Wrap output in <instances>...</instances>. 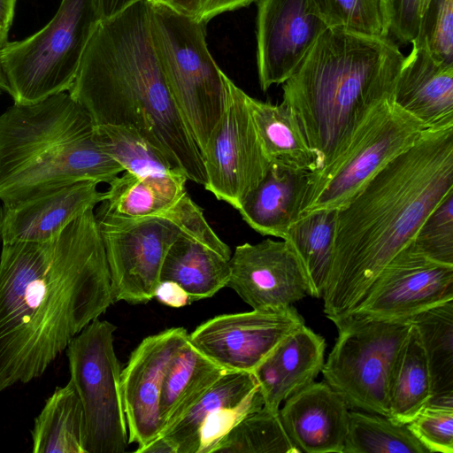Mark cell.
<instances>
[{"label": "cell", "instance_id": "ba28073f", "mask_svg": "<svg viewBox=\"0 0 453 453\" xmlns=\"http://www.w3.org/2000/svg\"><path fill=\"white\" fill-rule=\"evenodd\" d=\"M425 129L421 121L396 104L393 95L380 101L341 152L324 167L310 172L301 214L347 204L386 165L411 148Z\"/></svg>", "mask_w": 453, "mask_h": 453}, {"label": "cell", "instance_id": "e0dca14e", "mask_svg": "<svg viewBox=\"0 0 453 453\" xmlns=\"http://www.w3.org/2000/svg\"><path fill=\"white\" fill-rule=\"evenodd\" d=\"M184 327H171L144 338L121 370L120 387L128 442L144 446L160 431L159 400L167 371L188 342Z\"/></svg>", "mask_w": 453, "mask_h": 453}, {"label": "cell", "instance_id": "3957f363", "mask_svg": "<svg viewBox=\"0 0 453 453\" xmlns=\"http://www.w3.org/2000/svg\"><path fill=\"white\" fill-rule=\"evenodd\" d=\"M149 0L103 19L67 91L93 126L136 128L173 169L206 184L203 156L173 101L159 65L150 31Z\"/></svg>", "mask_w": 453, "mask_h": 453}, {"label": "cell", "instance_id": "ac0fdd59", "mask_svg": "<svg viewBox=\"0 0 453 453\" xmlns=\"http://www.w3.org/2000/svg\"><path fill=\"white\" fill-rule=\"evenodd\" d=\"M98 182L83 180L53 193L0 207L2 243L42 242L59 234L72 221L105 200Z\"/></svg>", "mask_w": 453, "mask_h": 453}, {"label": "cell", "instance_id": "7bdbcfd3", "mask_svg": "<svg viewBox=\"0 0 453 453\" xmlns=\"http://www.w3.org/2000/svg\"><path fill=\"white\" fill-rule=\"evenodd\" d=\"M17 0H0V49L8 42Z\"/></svg>", "mask_w": 453, "mask_h": 453}, {"label": "cell", "instance_id": "8fae6325", "mask_svg": "<svg viewBox=\"0 0 453 453\" xmlns=\"http://www.w3.org/2000/svg\"><path fill=\"white\" fill-rule=\"evenodd\" d=\"M96 218L114 303H147L154 298L165 257L180 229L163 215L122 219L99 208Z\"/></svg>", "mask_w": 453, "mask_h": 453}, {"label": "cell", "instance_id": "30bf717a", "mask_svg": "<svg viewBox=\"0 0 453 453\" xmlns=\"http://www.w3.org/2000/svg\"><path fill=\"white\" fill-rule=\"evenodd\" d=\"M116 329L96 318L65 349L70 380L83 408L86 453H122L129 444L121 367L113 347Z\"/></svg>", "mask_w": 453, "mask_h": 453}, {"label": "cell", "instance_id": "f35d334b", "mask_svg": "<svg viewBox=\"0 0 453 453\" xmlns=\"http://www.w3.org/2000/svg\"><path fill=\"white\" fill-rule=\"evenodd\" d=\"M264 398L258 388L241 403L219 409L203 421L196 453H212L216 445L248 414L261 409Z\"/></svg>", "mask_w": 453, "mask_h": 453}, {"label": "cell", "instance_id": "f546056e", "mask_svg": "<svg viewBox=\"0 0 453 453\" xmlns=\"http://www.w3.org/2000/svg\"><path fill=\"white\" fill-rule=\"evenodd\" d=\"M258 388L252 372L228 371L225 372L165 434L174 446L176 453H196L198 433L205 418L225 407L241 403Z\"/></svg>", "mask_w": 453, "mask_h": 453}, {"label": "cell", "instance_id": "83f0119b", "mask_svg": "<svg viewBox=\"0 0 453 453\" xmlns=\"http://www.w3.org/2000/svg\"><path fill=\"white\" fill-rule=\"evenodd\" d=\"M431 398L432 385L426 357L418 330L411 324L390 372L388 418L407 424Z\"/></svg>", "mask_w": 453, "mask_h": 453}, {"label": "cell", "instance_id": "44dd1931", "mask_svg": "<svg viewBox=\"0 0 453 453\" xmlns=\"http://www.w3.org/2000/svg\"><path fill=\"white\" fill-rule=\"evenodd\" d=\"M325 339L304 325L285 337L252 372L264 406L279 411L281 402L314 381L324 365Z\"/></svg>", "mask_w": 453, "mask_h": 453}, {"label": "cell", "instance_id": "2e32d148", "mask_svg": "<svg viewBox=\"0 0 453 453\" xmlns=\"http://www.w3.org/2000/svg\"><path fill=\"white\" fill-rule=\"evenodd\" d=\"M257 1V71L266 91L295 73L327 27L311 0Z\"/></svg>", "mask_w": 453, "mask_h": 453}, {"label": "cell", "instance_id": "c3c4849f", "mask_svg": "<svg viewBox=\"0 0 453 453\" xmlns=\"http://www.w3.org/2000/svg\"><path fill=\"white\" fill-rule=\"evenodd\" d=\"M1 90H3V81H2L1 72H0V91Z\"/></svg>", "mask_w": 453, "mask_h": 453}, {"label": "cell", "instance_id": "8d00e7d4", "mask_svg": "<svg viewBox=\"0 0 453 453\" xmlns=\"http://www.w3.org/2000/svg\"><path fill=\"white\" fill-rule=\"evenodd\" d=\"M406 425L430 453H453V405L429 403Z\"/></svg>", "mask_w": 453, "mask_h": 453}, {"label": "cell", "instance_id": "e575fe53", "mask_svg": "<svg viewBox=\"0 0 453 453\" xmlns=\"http://www.w3.org/2000/svg\"><path fill=\"white\" fill-rule=\"evenodd\" d=\"M311 3L329 28L373 37H389L383 0H311Z\"/></svg>", "mask_w": 453, "mask_h": 453}, {"label": "cell", "instance_id": "ffe728a7", "mask_svg": "<svg viewBox=\"0 0 453 453\" xmlns=\"http://www.w3.org/2000/svg\"><path fill=\"white\" fill-rule=\"evenodd\" d=\"M404 57L393 98L428 128L453 126V64L434 58L422 35Z\"/></svg>", "mask_w": 453, "mask_h": 453}, {"label": "cell", "instance_id": "9c48e42d", "mask_svg": "<svg viewBox=\"0 0 453 453\" xmlns=\"http://www.w3.org/2000/svg\"><path fill=\"white\" fill-rule=\"evenodd\" d=\"M335 343L321 372L348 408L389 416L388 381L411 324L350 314L334 322Z\"/></svg>", "mask_w": 453, "mask_h": 453}, {"label": "cell", "instance_id": "4316f807", "mask_svg": "<svg viewBox=\"0 0 453 453\" xmlns=\"http://www.w3.org/2000/svg\"><path fill=\"white\" fill-rule=\"evenodd\" d=\"M31 436L33 453H86L83 408L72 380L46 400Z\"/></svg>", "mask_w": 453, "mask_h": 453}, {"label": "cell", "instance_id": "d6a6232c", "mask_svg": "<svg viewBox=\"0 0 453 453\" xmlns=\"http://www.w3.org/2000/svg\"><path fill=\"white\" fill-rule=\"evenodd\" d=\"M300 453L288 438L279 411L265 406L245 416L212 453Z\"/></svg>", "mask_w": 453, "mask_h": 453}, {"label": "cell", "instance_id": "8992f818", "mask_svg": "<svg viewBox=\"0 0 453 453\" xmlns=\"http://www.w3.org/2000/svg\"><path fill=\"white\" fill-rule=\"evenodd\" d=\"M102 20L99 0H62L41 30L0 49L3 91L18 104L67 92Z\"/></svg>", "mask_w": 453, "mask_h": 453}, {"label": "cell", "instance_id": "cb8c5ba5", "mask_svg": "<svg viewBox=\"0 0 453 453\" xmlns=\"http://www.w3.org/2000/svg\"><path fill=\"white\" fill-rule=\"evenodd\" d=\"M247 104L260 145L270 163L308 172L319 169V157L289 106L263 102L249 95Z\"/></svg>", "mask_w": 453, "mask_h": 453}, {"label": "cell", "instance_id": "52a82bcc", "mask_svg": "<svg viewBox=\"0 0 453 453\" xmlns=\"http://www.w3.org/2000/svg\"><path fill=\"white\" fill-rule=\"evenodd\" d=\"M206 23L152 4L150 31L170 94L203 154L225 104L226 74L206 43Z\"/></svg>", "mask_w": 453, "mask_h": 453}, {"label": "cell", "instance_id": "9a60e30c", "mask_svg": "<svg viewBox=\"0 0 453 453\" xmlns=\"http://www.w3.org/2000/svg\"><path fill=\"white\" fill-rule=\"evenodd\" d=\"M226 287L253 310H273L292 305L311 296L303 262L287 240L266 238L235 247L229 259Z\"/></svg>", "mask_w": 453, "mask_h": 453}, {"label": "cell", "instance_id": "5bb4252c", "mask_svg": "<svg viewBox=\"0 0 453 453\" xmlns=\"http://www.w3.org/2000/svg\"><path fill=\"white\" fill-rule=\"evenodd\" d=\"M292 305L222 314L199 325L188 342L226 371L253 372L289 334L304 325Z\"/></svg>", "mask_w": 453, "mask_h": 453}, {"label": "cell", "instance_id": "1f68e13d", "mask_svg": "<svg viewBox=\"0 0 453 453\" xmlns=\"http://www.w3.org/2000/svg\"><path fill=\"white\" fill-rule=\"evenodd\" d=\"M342 453H430L406 424L359 410L349 411Z\"/></svg>", "mask_w": 453, "mask_h": 453}, {"label": "cell", "instance_id": "836d02e7", "mask_svg": "<svg viewBox=\"0 0 453 453\" xmlns=\"http://www.w3.org/2000/svg\"><path fill=\"white\" fill-rule=\"evenodd\" d=\"M94 132L103 150L122 166L124 172L145 175L177 171L165 157L133 127L96 126Z\"/></svg>", "mask_w": 453, "mask_h": 453}, {"label": "cell", "instance_id": "277c9868", "mask_svg": "<svg viewBox=\"0 0 453 453\" xmlns=\"http://www.w3.org/2000/svg\"><path fill=\"white\" fill-rule=\"evenodd\" d=\"M404 59L389 37L327 27L283 83L282 103L296 114L320 168L342 150L380 101L392 96Z\"/></svg>", "mask_w": 453, "mask_h": 453}, {"label": "cell", "instance_id": "74e56055", "mask_svg": "<svg viewBox=\"0 0 453 453\" xmlns=\"http://www.w3.org/2000/svg\"><path fill=\"white\" fill-rule=\"evenodd\" d=\"M417 35L424 37L434 58L453 64V0H431Z\"/></svg>", "mask_w": 453, "mask_h": 453}, {"label": "cell", "instance_id": "6da1fadb", "mask_svg": "<svg viewBox=\"0 0 453 453\" xmlns=\"http://www.w3.org/2000/svg\"><path fill=\"white\" fill-rule=\"evenodd\" d=\"M112 303L94 208L49 241L2 243L0 393L41 377Z\"/></svg>", "mask_w": 453, "mask_h": 453}, {"label": "cell", "instance_id": "d590c367", "mask_svg": "<svg viewBox=\"0 0 453 453\" xmlns=\"http://www.w3.org/2000/svg\"><path fill=\"white\" fill-rule=\"evenodd\" d=\"M412 242L431 260L453 265V192L427 216Z\"/></svg>", "mask_w": 453, "mask_h": 453}, {"label": "cell", "instance_id": "60d3db41", "mask_svg": "<svg viewBox=\"0 0 453 453\" xmlns=\"http://www.w3.org/2000/svg\"><path fill=\"white\" fill-rule=\"evenodd\" d=\"M154 298L173 308H180L191 303L188 293L173 280H160L155 289Z\"/></svg>", "mask_w": 453, "mask_h": 453}, {"label": "cell", "instance_id": "ab89813d", "mask_svg": "<svg viewBox=\"0 0 453 453\" xmlns=\"http://www.w3.org/2000/svg\"><path fill=\"white\" fill-rule=\"evenodd\" d=\"M388 19L389 38L398 46L411 43L420 24L419 0H383Z\"/></svg>", "mask_w": 453, "mask_h": 453}, {"label": "cell", "instance_id": "7a4b0ae2", "mask_svg": "<svg viewBox=\"0 0 453 453\" xmlns=\"http://www.w3.org/2000/svg\"><path fill=\"white\" fill-rule=\"evenodd\" d=\"M453 192V126L425 129L337 210L323 311L349 315L388 262L415 237L432 211Z\"/></svg>", "mask_w": 453, "mask_h": 453}, {"label": "cell", "instance_id": "603a6c76", "mask_svg": "<svg viewBox=\"0 0 453 453\" xmlns=\"http://www.w3.org/2000/svg\"><path fill=\"white\" fill-rule=\"evenodd\" d=\"M188 178L180 172L139 175L129 172L109 182L100 208L122 219H142L161 215L187 193Z\"/></svg>", "mask_w": 453, "mask_h": 453}, {"label": "cell", "instance_id": "ee69618b", "mask_svg": "<svg viewBox=\"0 0 453 453\" xmlns=\"http://www.w3.org/2000/svg\"><path fill=\"white\" fill-rule=\"evenodd\" d=\"M152 4H161L184 15L196 18L199 14L202 0H149Z\"/></svg>", "mask_w": 453, "mask_h": 453}, {"label": "cell", "instance_id": "5b68a950", "mask_svg": "<svg viewBox=\"0 0 453 453\" xmlns=\"http://www.w3.org/2000/svg\"><path fill=\"white\" fill-rule=\"evenodd\" d=\"M124 172L97 140L88 112L68 92L0 113V201L14 206L83 180L109 183Z\"/></svg>", "mask_w": 453, "mask_h": 453}, {"label": "cell", "instance_id": "f1b7e54d", "mask_svg": "<svg viewBox=\"0 0 453 453\" xmlns=\"http://www.w3.org/2000/svg\"><path fill=\"white\" fill-rule=\"evenodd\" d=\"M407 321L417 328L426 357L432 385L429 403L453 405V300Z\"/></svg>", "mask_w": 453, "mask_h": 453}, {"label": "cell", "instance_id": "7c38bea8", "mask_svg": "<svg viewBox=\"0 0 453 453\" xmlns=\"http://www.w3.org/2000/svg\"><path fill=\"white\" fill-rule=\"evenodd\" d=\"M225 85L224 109L202 154L204 188L237 210L264 178L270 161L260 145L247 94L226 75Z\"/></svg>", "mask_w": 453, "mask_h": 453}, {"label": "cell", "instance_id": "d4e9b609", "mask_svg": "<svg viewBox=\"0 0 453 453\" xmlns=\"http://www.w3.org/2000/svg\"><path fill=\"white\" fill-rule=\"evenodd\" d=\"M226 371L188 340L165 375L159 400L158 436L174 426Z\"/></svg>", "mask_w": 453, "mask_h": 453}, {"label": "cell", "instance_id": "d6986e66", "mask_svg": "<svg viewBox=\"0 0 453 453\" xmlns=\"http://www.w3.org/2000/svg\"><path fill=\"white\" fill-rule=\"evenodd\" d=\"M282 426L300 453H342L349 410L326 383L311 382L286 399Z\"/></svg>", "mask_w": 453, "mask_h": 453}, {"label": "cell", "instance_id": "7402d4cb", "mask_svg": "<svg viewBox=\"0 0 453 453\" xmlns=\"http://www.w3.org/2000/svg\"><path fill=\"white\" fill-rule=\"evenodd\" d=\"M309 183L310 172L272 162L237 211L257 233L284 239L300 217Z\"/></svg>", "mask_w": 453, "mask_h": 453}, {"label": "cell", "instance_id": "4fadbf2b", "mask_svg": "<svg viewBox=\"0 0 453 453\" xmlns=\"http://www.w3.org/2000/svg\"><path fill=\"white\" fill-rule=\"evenodd\" d=\"M450 300L453 265L431 260L411 241L381 270L350 314L407 321Z\"/></svg>", "mask_w": 453, "mask_h": 453}, {"label": "cell", "instance_id": "b9f144b4", "mask_svg": "<svg viewBox=\"0 0 453 453\" xmlns=\"http://www.w3.org/2000/svg\"><path fill=\"white\" fill-rule=\"evenodd\" d=\"M257 0H202L196 19L207 23L212 18L229 11L245 7Z\"/></svg>", "mask_w": 453, "mask_h": 453}, {"label": "cell", "instance_id": "f6af8a7d", "mask_svg": "<svg viewBox=\"0 0 453 453\" xmlns=\"http://www.w3.org/2000/svg\"><path fill=\"white\" fill-rule=\"evenodd\" d=\"M141 0H99L103 19H110Z\"/></svg>", "mask_w": 453, "mask_h": 453}, {"label": "cell", "instance_id": "7dc6e473", "mask_svg": "<svg viewBox=\"0 0 453 453\" xmlns=\"http://www.w3.org/2000/svg\"><path fill=\"white\" fill-rule=\"evenodd\" d=\"M430 2H431V0H419V4H418L419 18H421V16L424 14V12L427 9Z\"/></svg>", "mask_w": 453, "mask_h": 453}, {"label": "cell", "instance_id": "bcb514c9", "mask_svg": "<svg viewBox=\"0 0 453 453\" xmlns=\"http://www.w3.org/2000/svg\"><path fill=\"white\" fill-rule=\"evenodd\" d=\"M137 453H176L172 442L165 436H157L142 447L135 449Z\"/></svg>", "mask_w": 453, "mask_h": 453}, {"label": "cell", "instance_id": "484cf974", "mask_svg": "<svg viewBox=\"0 0 453 453\" xmlns=\"http://www.w3.org/2000/svg\"><path fill=\"white\" fill-rule=\"evenodd\" d=\"M229 276V260L203 243L181 234L166 253L160 280L178 283L193 303L213 296L226 287Z\"/></svg>", "mask_w": 453, "mask_h": 453}, {"label": "cell", "instance_id": "4dcf8cb0", "mask_svg": "<svg viewBox=\"0 0 453 453\" xmlns=\"http://www.w3.org/2000/svg\"><path fill=\"white\" fill-rule=\"evenodd\" d=\"M336 215L337 210L301 214L283 239L298 253L316 298L322 297L330 271Z\"/></svg>", "mask_w": 453, "mask_h": 453}]
</instances>
